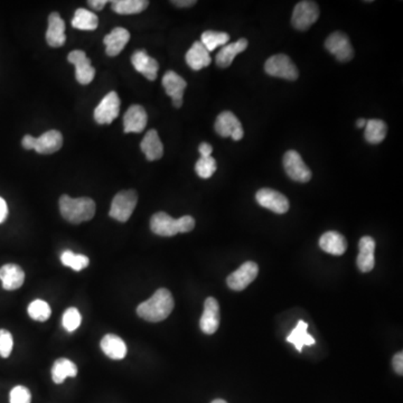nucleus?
<instances>
[{"label":"nucleus","mask_w":403,"mask_h":403,"mask_svg":"<svg viewBox=\"0 0 403 403\" xmlns=\"http://www.w3.org/2000/svg\"><path fill=\"white\" fill-rule=\"evenodd\" d=\"M393 369H395V372L399 376H402L403 374V353L402 352H399V353L395 354V357L392 359Z\"/></svg>","instance_id":"ea45409f"},{"label":"nucleus","mask_w":403,"mask_h":403,"mask_svg":"<svg viewBox=\"0 0 403 403\" xmlns=\"http://www.w3.org/2000/svg\"><path fill=\"white\" fill-rule=\"evenodd\" d=\"M186 63L194 71H199L209 67L211 64L210 53L207 52L204 45L201 41H195L191 48L186 53Z\"/></svg>","instance_id":"393cba45"},{"label":"nucleus","mask_w":403,"mask_h":403,"mask_svg":"<svg viewBox=\"0 0 403 403\" xmlns=\"http://www.w3.org/2000/svg\"><path fill=\"white\" fill-rule=\"evenodd\" d=\"M229 34L224 32L206 31L202 34L201 43L204 45L207 52H213L218 47L225 46L229 43Z\"/></svg>","instance_id":"473e14b6"},{"label":"nucleus","mask_w":403,"mask_h":403,"mask_svg":"<svg viewBox=\"0 0 403 403\" xmlns=\"http://www.w3.org/2000/svg\"><path fill=\"white\" fill-rule=\"evenodd\" d=\"M78 367L67 359H58L52 367V378L54 383H63L67 378H75Z\"/></svg>","instance_id":"c85d7f7f"},{"label":"nucleus","mask_w":403,"mask_h":403,"mask_svg":"<svg viewBox=\"0 0 403 403\" xmlns=\"http://www.w3.org/2000/svg\"><path fill=\"white\" fill-rule=\"evenodd\" d=\"M88 4L94 11H101V9L105 8V6L108 4V1L107 0H90Z\"/></svg>","instance_id":"37998d69"},{"label":"nucleus","mask_w":403,"mask_h":403,"mask_svg":"<svg viewBox=\"0 0 403 403\" xmlns=\"http://www.w3.org/2000/svg\"><path fill=\"white\" fill-rule=\"evenodd\" d=\"M199 326L203 333L212 335L218 331L220 326V305L213 297H209L205 300L204 312L201 317Z\"/></svg>","instance_id":"dca6fc26"},{"label":"nucleus","mask_w":403,"mask_h":403,"mask_svg":"<svg viewBox=\"0 0 403 403\" xmlns=\"http://www.w3.org/2000/svg\"><path fill=\"white\" fill-rule=\"evenodd\" d=\"M211 403H227L225 400H222V399H216V400L212 401Z\"/></svg>","instance_id":"49530a36"},{"label":"nucleus","mask_w":403,"mask_h":403,"mask_svg":"<svg viewBox=\"0 0 403 403\" xmlns=\"http://www.w3.org/2000/svg\"><path fill=\"white\" fill-rule=\"evenodd\" d=\"M13 346L14 341L11 333L6 329H0V357L7 359L13 351Z\"/></svg>","instance_id":"4c0bfd02"},{"label":"nucleus","mask_w":403,"mask_h":403,"mask_svg":"<svg viewBox=\"0 0 403 403\" xmlns=\"http://www.w3.org/2000/svg\"><path fill=\"white\" fill-rule=\"evenodd\" d=\"M365 124H366V120H365V119H359L357 121V128H364Z\"/></svg>","instance_id":"a18cd8bd"},{"label":"nucleus","mask_w":403,"mask_h":403,"mask_svg":"<svg viewBox=\"0 0 403 403\" xmlns=\"http://www.w3.org/2000/svg\"><path fill=\"white\" fill-rule=\"evenodd\" d=\"M256 199L261 206L277 214H284L289 210V201L287 197L271 188H263L258 191Z\"/></svg>","instance_id":"4468645a"},{"label":"nucleus","mask_w":403,"mask_h":403,"mask_svg":"<svg viewBox=\"0 0 403 403\" xmlns=\"http://www.w3.org/2000/svg\"><path fill=\"white\" fill-rule=\"evenodd\" d=\"M130 39V33L126 28L117 27L114 31L105 37L103 43H105V52L107 55L114 58V56L119 55L120 53L124 50V46L128 44Z\"/></svg>","instance_id":"412c9836"},{"label":"nucleus","mask_w":403,"mask_h":403,"mask_svg":"<svg viewBox=\"0 0 403 403\" xmlns=\"http://www.w3.org/2000/svg\"><path fill=\"white\" fill-rule=\"evenodd\" d=\"M199 152L202 157H210L212 155L213 147L207 143H202L199 147Z\"/></svg>","instance_id":"a19ab883"},{"label":"nucleus","mask_w":403,"mask_h":403,"mask_svg":"<svg viewBox=\"0 0 403 403\" xmlns=\"http://www.w3.org/2000/svg\"><path fill=\"white\" fill-rule=\"evenodd\" d=\"M120 114V99L116 92H109L94 110V120L99 124H110Z\"/></svg>","instance_id":"1a4fd4ad"},{"label":"nucleus","mask_w":403,"mask_h":403,"mask_svg":"<svg viewBox=\"0 0 403 403\" xmlns=\"http://www.w3.org/2000/svg\"><path fill=\"white\" fill-rule=\"evenodd\" d=\"M163 86L166 93L171 98L175 108H180L183 105V94L187 86L186 81L174 71H169L164 75Z\"/></svg>","instance_id":"2eb2a0df"},{"label":"nucleus","mask_w":403,"mask_h":403,"mask_svg":"<svg viewBox=\"0 0 403 403\" xmlns=\"http://www.w3.org/2000/svg\"><path fill=\"white\" fill-rule=\"evenodd\" d=\"M319 246L323 251L333 256H343L348 250L346 239L336 231L324 233L319 239Z\"/></svg>","instance_id":"b1692460"},{"label":"nucleus","mask_w":403,"mask_h":403,"mask_svg":"<svg viewBox=\"0 0 403 403\" xmlns=\"http://www.w3.org/2000/svg\"><path fill=\"white\" fill-rule=\"evenodd\" d=\"M177 7H192V6L195 5L197 1L195 0H175V1H171Z\"/></svg>","instance_id":"c03bdc74"},{"label":"nucleus","mask_w":403,"mask_h":403,"mask_svg":"<svg viewBox=\"0 0 403 403\" xmlns=\"http://www.w3.org/2000/svg\"><path fill=\"white\" fill-rule=\"evenodd\" d=\"M67 41L65 22L58 13H52L48 17V28L46 32L47 44L51 47H61Z\"/></svg>","instance_id":"6ab92c4d"},{"label":"nucleus","mask_w":403,"mask_h":403,"mask_svg":"<svg viewBox=\"0 0 403 403\" xmlns=\"http://www.w3.org/2000/svg\"><path fill=\"white\" fill-rule=\"evenodd\" d=\"M319 18V8L315 1L305 0L296 5L293 9L291 24L297 31H306L314 25Z\"/></svg>","instance_id":"0eeeda50"},{"label":"nucleus","mask_w":403,"mask_h":403,"mask_svg":"<svg viewBox=\"0 0 403 403\" xmlns=\"http://www.w3.org/2000/svg\"><path fill=\"white\" fill-rule=\"evenodd\" d=\"M307 329L308 324L304 321H299L295 329L288 335L287 342L295 345L298 352L303 351L304 346L314 345L316 343L315 338L307 333Z\"/></svg>","instance_id":"cd10ccee"},{"label":"nucleus","mask_w":403,"mask_h":403,"mask_svg":"<svg viewBox=\"0 0 403 403\" xmlns=\"http://www.w3.org/2000/svg\"><path fill=\"white\" fill-rule=\"evenodd\" d=\"M27 312L32 319L39 322L47 321L52 314L50 305L47 304L46 301L41 300V299L32 301L31 305L28 306Z\"/></svg>","instance_id":"f704fd0d"},{"label":"nucleus","mask_w":403,"mask_h":403,"mask_svg":"<svg viewBox=\"0 0 403 403\" xmlns=\"http://www.w3.org/2000/svg\"><path fill=\"white\" fill-rule=\"evenodd\" d=\"M174 306V298L171 291L166 288H161L148 300L139 305L137 314L145 321L158 323L171 315Z\"/></svg>","instance_id":"f257e3e1"},{"label":"nucleus","mask_w":403,"mask_h":403,"mask_svg":"<svg viewBox=\"0 0 403 403\" xmlns=\"http://www.w3.org/2000/svg\"><path fill=\"white\" fill-rule=\"evenodd\" d=\"M141 152H144L150 161H158L164 155V146L157 130L152 129L147 131L140 144Z\"/></svg>","instance_id":"5701e85b"},{"label":"nucleus","mask_w":403,"mask_h":403,"mask_svg":"<svg viewBox=\"0 0 403 403\" xmlns=\"http://www.w3.org/2000/svg\"><path fill=\"white\" fill-rule=\"evenodd\" d=\"M99 25V18L92 11L84 8H79L75 11L72 20V26L80 31H94Z\"/></svg>","instance_id":"2f4dec72"},{"label":"nucleus","mask_w":403,"mask_h":403,"mask_svg":"<svg viewBox=\"0 0 403 403\" xmlns=\"http://www.w3.org/2000/svg\"><path fill=\"white\" fill-rule=\"evenodd\" d=\"M131 63L136 71L144 75L147 80L155 81L157 79L159 64L155 58H150L146 51L139 50L133 53Z\"/></svg>","instance_id":"f3484780"},{"label":"nucleus","mask_w":403,"mask_h":403,"mask_svg":"<svg viewBox=\"0 0 403 403\" xmlns=\"http://www.w3.org/2000/svg\"><path fill=\"white\" fill-rule=\"evenodd\" d=\"M61 261L64 265L70 267L74 271H81L86 269L90 263V260L84 254H77L74 252L64 251L61 256Z\"/></svg>","instance_id":"72a5a7b5"},{"label":"nucleus","mask_w":403,"mask_h":403,"mask_svg":"<svg viewBox=\"0 0 403 403\" xmlns=\"http://www.w3.org/2000/svg\"><path fill=\"white\" fill-rule=\"evenodd\" d=\"M60 211L62 216L72 224H80L90 221L95 214V203L88 197L72 199L63 195L60 199Z\"/></svg>","instance_id":"7ed1b4c3"},{"label":"nucleus","mask_w":403,"mask_h":403,"mask_svg":"<svg viewBox=\"0 0 403 403\" xmlns=\"http://www.w3.org/2000/svg\"><path fill=\"white\" fill-rule=\"evenodd\" d=\"M7 216H8V207L6 204L5 199L0 197V223L5 222Z\"/></svg>","instance_id":"79ce46f5"},{"label":"nucleus","mask_w":403,"mask_h":403,"mask_svg":"<svg viewBox=\"0 0 403 403\" xmlns=\"http://www.w3.org/2000/svg\"><path fill=\"white\" fill-rule=\"evenodd\" d=\"M148 116L144 107L133 105L128 109L124 117V133H143L147 126Z\"/></svg>","instance_id":"a211bd4d"},{"label":"nucleus","mask_w":403,"mask_h":403,"mask_svg":"<svg viewBox=\"0 0 403 403\" xmlns=\"http://www.w3.org/2000/svg\"><path fill=\"white\" fill-rule=\"evenodd\" d=\"M248 45L249 43L246 39H241L234 41V43H231V44L222 47L220 52L218 53V55H216V65L222 67V69L229 67L232 64L235 56L240 54V53L244 52Z\"/></svg>","instance_id":"a878e982"},{"label":"nucleus","mask_w":403,"mask_h":403,"mask_svg":"<svg viewBox=\"0 0 403 403\" xmlns=\"http://www.w3.org/2000/svg\"><path fill=\"white\" fill-rule=\"evenodd\" d=\"M284 167L288 176L295 182L307 183L312 180V171L296 150L284 154Z\"/></svg>","instance_id":"6e6552de"},{"label":"nucleus","mask_w":403,"mask_h":403,"mask_svg":"<svg viewBox=\"0 0 403 403\" xmlns=\"http://www.w3.org/2000/svg\"><path fill=\"white\" fill-rule=\"evenodd\" d=\"M101 350L112 359H122L127 355V346L121 337L114 334L105 335L101 341Z\"/></svg>","instance_id":"bb28decb"},{"label":"nucleus","mask_w":403,"mask_h":403,"mask_svg":"<svg viewBox=\"0 0 403 403\" xmlns=\"http://www.w3.org/2000/svg\"><path fill=\"white\" fill-rule=\"evenodd\" d=\"M138 195L136 191L128 190L117 194L112 199L109 216L117 221L127 222L130 216H133V211L137 206Z\"/></svg>","instance_id":"39448f33"},{"label":"nucleus","mask_w":403,"mask_h":403,"mask_svg":"<svg viewBox=\"0 0 403 403\" xmlns=\"http://www.w3.org/2000/svg\"><path fill=\"white\" fill-rule=\"evenodd\" d=\"M326 50L340 62L351 61L354 56V50L351 41L342 32L331 34L325 41Z\"/></svg>","instance_id":"9b49d317"},{"label":"nucleus","mask_w":403,"mask_h":403,"mask_svg":"<svg viewBox=\"0 0 403 403\" xmlns=\"http://www.w3.org/2000/svg\"><path fill=\"white\" fill-rule=\"evenodd\" d=\"M70 63L75 67V78L82 86H88L93 81L95 70L91 65L90 58L83 51L75 50L67 56Z\"/></svg>","instance_id":"ddd939ff"},{"label":"nucleus","mask_w":403,"mask_h":403,"mask_svg":"<svg viewBox=\"0 0 403 403\" xmlns=\"http://www.w3.org/2000/svg\"><path fill=\"white\" fill-rule=\"evenodd\" d=\"M9 400L11 403H31V391L22 385H17L11 390Z\"/></svg>","instance_id":"58836bf2"},{"label":"nucleus","mask_w":403,"mask_h":403,"mask_svg":"<svg viewBox=\"0 0 403 403\" xmlns=\"http://www.w3.org/2000/svg\"><path fill=\"white\" fill-rule=\"evenodd\" d=\"M22 145L25 150H34L41 155H50L61 150L62 145H63V136L58 130H48L46 133L39 136V138H34L32 136L26 135L22 138Z\"/></svg>","instance_id":"20e7f679"},{"label":"nucleus","mask_w":403,"mask_h":403,"mask_svg":"<svg viewBox=\"0 0 403 403\" xmlns=\"http://www.w3.org/2000/svg\"><path fill=\"white\" fill-rule=\"evenodd\" d=\"M359 253L357 256V267L362 272H370L374 268V251H376V241L371 237H363L359 243Z\"/></svg>","instance_id":"aec40b11"},{"label":"nucleus","mask_w":403,"mask_h":403,"mask_svg":"<svg viewBox=\"0 0 403 403\" xmlns=\"http://www.w3.org/2000/svg\"><path fill=\"white\" fill-rule=\"evenodd\" d=\"M195 227V220L190 216L171 218L167 213L158 212L150 218V229L159 237H174L178 233H187Z\"/></svg>","instance_id":"f03ea898"},{"label":"nucleus","mask_w":403,"mask_h":403,"mask_svg":"<svg viewBox=\"0 0 403 403\" xmlns=\"http://www.w3.org/2000/svg\"><path fill=\"white\" fill-rule=\"evenodd\" d=\"M265 71L270 77L288 81L297 80L299 75L298 70L291 61V58L284 54H278L269 58L265 64Z\"/></svg>","instance_id":"423d86ee"},{"label":"nucleus","mask_w":403,"mask_h":403,"mask_svg":"<svg viewBox=\"0 0 403 403\" xmlns=\"http://www.w3.org/2000/svg\"><path fill=\"white\" fill-rule=\"evenodd\" d=\"M258 272H259V267L257 263L253 261H246L238 270L227 277V286L230 289L234 290V291H242L257 278Z\"/></svg>","instance_id":"f8f14e48"},{"label":"nucleus","mask_w":403,"mask_h":403,"mask_svg":"<svg viewBox=\"0 0 403 403\" xmlns=\"http://www.w3.org/2000/svg\"><path fill=\"white\" fill-rule=\"evenodd\" d=\"M216 131L223 138L231 137L235 141L241 140L244 135L240 120L231 111H224L218 114L216 121Z\"/></svg>","instance_id":"9d476101"},{"label":"nucleus","mask_w":403,"mask_h":403,"mask_svg":"<svg viewBox=\"0 0 403 403\" xmlns=\"http://www.w3.org/2000/svg\"><path fill=\"white\" fill-rule=\"evenodd\" d=\"M82 322V316L74 307H71L69 310H65L62 318V324L64 329H67L69 333L77 331L80 327Z\"/></svg>","instance_id":"e433bc0d"},{"label":"nucleus","mask_w":403,"mask_h":403,"mask_svg":"<svg viewBox=\"0 0 403 403\" xmlns=\"http://www.w3.org/2000/svg\"><path fill=\"white\" fill-rule=\"evenodd\" d=\"M150 5L146 0H114L111 1V8L120 15L139 14Z\"/></svg>","instance_id":"7c9ffc66"},{"label":"nucleus","mask_w":403,"mask_h":403,"mask_svg":"<svg viewBox=\"0 0 403 403\" xmlns=\"http://www.w3.org/2000/svg\"><path fill=\"white\" fill-rule=\"evenodd\" d=\"M218 166H216V161L213 157H201L199 161H197V165H195V171L197 174L199 175L201 178H210L213 176V174L216 173Z\"/></svg>","instance_id":"c9c22d12"},{"label":"nucleus","mask_w":403,"mask_h":403,"mask_svg":"<svg viewBox=\"0 0 403 403\" xmlns=\"http://www.w3.org/2000/svg\"><path fill=\"white\" fill-rule=\"evenodd\" d=\"M387 133L388 126L382 120H369L365 124L364 137L369 144H380L385 139Z\"/></svg>","instance_id":"c756f323"},{"label":"nucleus","mask_w":403,"mask_h":403,"mask_svg":"<svg viewBox=\"0 0 403 403\" xmlns=\"http://www.w3.org/2000/svg\"><path fill=\"white\" fill-rule=\"evenodd\" d=\"M0 280L3 282L4 289L9 291L16 290L25 282V272L20 265L9 263L0 268Z\"/></svg>","instance_id":"4be33fe9"}]
</instances>
